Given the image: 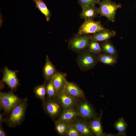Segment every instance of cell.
<instances>
[{
  "mask_svg": "<svg viewBox=\"0 0 136 136\" xmlns=\"http://www.w3.org/2000/svg\"><path fill=\"white\" fill-rule=\"evenodd\" d=\"M85 119L78 116L70 122L77 129L82 136H90L94 134Z\"/></svg>",
  "mask_w": 136,
  "mask_h": 136,
  "instance_id": "obj_10",
  "label": "cell"
},
{
  "mask_svg": "<svg viewBox=\"0 0 136 136\" xmlns=\"http://www.w3.org/2000/svg\"><path fill=\"white\" fill-rule=\"evenodd\" d=\"M109 30L103 26L100 21H96L92 19H88L84 20L80 25L78 29V33L82 35L93 34Z\"/></svg>",
  "mask_w": 136,
  "mask_h": 136,
  "instance_id": "obj_7",
  "label": "cell"
},
{
  "mask_svg": "<svg viewBox=\"0 0 136 136\" xmlns=\"http://www.w3.org/2000/svg\"><path fill=\"white\" fill-rule=\"evenodd\" d=\"M56 98L61 104L63 110L74 108L78 99L67 95L64 89L57 94Z\"/></svg>",
  "mask_w": 136,
  "mask_h": 136,
  "instance_id": "obj_12",
  "label": "cell"
},
{
  "mask_svg": "<svg viewBox=\"0 0 136 136\" xmlns=\"http://www.w3.org/2000/svg\"><path fill=\"white\" fill-rule=\"evenodd\" d=\"M100 2V0H79L78 1L79 5L81 7L99 4Z\"/></svg>",
  "mask_w": 136,
  "mask_h": 136,
  "instance_id": "obj_28",
  "label": "cell"
},
{
  "mask_svg": "<svg viewBox=\"0 0 136 136\" xmlns=\"http://www.w3.org/2000/svg\"><path fill=\"white\" fill-rule=\"evenodd\" d=\"M82 10L79 16L84 20L92 19L97 17L98 14V8L95 5L85 6L81 7Z\"/></svg>",
  "mask_w": 136,
  "mask_h": 136,
  "instance_id": "obj_14",
  "label": "cell"
},
{
  "mask_svg": "<svg viewBox=\"0 0 136 136\" xmlns=\"http://www.w3.org/2000/svg\"><path fill=\"white\" fill-rule=\"evenodd\" d=\"M116 35V32L114 30L102 31L93 34L92 39L99 42H101L109 40Z\"/></svg>",
  "mask_w": 136,
  "mask_h": 136,
  "instance_id": "obj_20",
  "label": "cell"
},
{
  "mask_svg": "<svg viewBox=\"0 0 136 136\" xmlns=\"http://www.w3.org/2000/svg\"><path fill=\"white\" fill-rule=\"evenodd\" d=\"M66 76L65 74L57 71L51 79L56 90L57 96L64 89L67 81Z\"/></svg>",
  "mask_w": 136,
  "mask_h": 136,
  "instance_id": "obj_13",
  "label": "cell"
},
{
  "mask_svg": "<svg viewBox=\"0 0 136 136\" xmlns=\"http://www.w3.org/2000/svg\"><path fill=\"white\" fill-rule=\"evenodd\" d=\"M74 109L79 116L85 119H92L95 116L93 107L86 97L78 99Z\"/></svg>",
  "mask_w": 136,
  "mask_h": 136,
  "instance_id": "obj_8",
  "label": "cell"
},
{
  "mask_svg": "<svg viewBox=\"0 0 136 136\" xmlns=\"http://www.w3.org/2000/svg\"><path fill=\"white\" fill-rule=\"evenodd\" d=\"M42 107L45 113L53 121H55L63 111L62 107L57 98L47 97L42 101Z\"/></svg>",
  "mask_w": 136,
  "mask_h": 136,
  "instance_id": "obj_5",
  "label": "cell"
},
{
  "mask_svg": "<svg viewBox=\"0 0 136 136\" xmlns=\"http://www.w3.org/2000/svg\"><path fill=\"white\" fill-rule=\"evenodd\" d=\"M7 133L4 129L2 125L0 126V136H7Z\"/></svg>",
  "mask_w": 136,
  "mask_h": 136,
  "instance_id": "obj_30",
  "label": "cell"
},
{
  "mask_svg": "<svg viewBox=\"0 0 136 136\" xmlns=\"http://www.w3.org/2000/svg\"><path fill=\"white\" fill-rule=\"evenodd\" d=\"M98 61L105 65L113 66L117 63L118 56L101 52L96 55Z\"/></svg>",
  "mask_w": 136,
  "mask_h": 136,
  "instance_id": "obj_17",
  "label": "cell"
},
{
  "mask_svg": "<svg viewBox=\"0 0 136 136\" xmlns=\"http://www.w3.org/2000/svg\"><path fill=\"white\" fill-rule=\"evenodd\" d=\"M69 123L64 121L56 120L54 121L55 130L59 135L66 136Z\"/></svg>",
  "mask_w": 136,
  "mask_h": 136,
  "instance_id": "obj_22",
  "label": "cell"
},
{
  "mask_svg": "<svg viewBox=\"0 0 136 136\" xmlns=\"http://www.w3.org/2000/svg\"><path fill=\"white\" fill-rule=\"evenodd\" d=\"M114 126L118 131V135L126 136L125 134L127 124L123 117H120L115 123Z\"/></svg>",
  "mask_w": 136,
  "mask_h": 136,
  "instance_id": "obj_24",
  "label": "cell"
},
{
  "mask_svg": "<svg viewBox=\"0 0 136 136\" xmlns=\"http://www.w3.org/2000/svg\"><path fill=\"white\" fill-rule=\"evenodd\" d=\"M45 60V64L43 67V75L45 80L47 82L52 78L57 71L48 55L46 56Z\"/></svg>",
  "mask_w": 136,
  "mask_h": 136,
  "instance_id": "obj_15",
  "label": "cell"
},
{
  "mask_svg": "<svg viewBox=\"0 0 136 136\" xmlns=\"http://www.w3.org/2000/svg\"><path fill=\"white\" fill-rule=\"evenodd\" d=\"M99 44L103 52L108 54L118 56L117 50L109 39L101 41Z\"/></svg>",
  "mask_w": 136,
  "mask_h": 136,
  "instance_id": "obj_19",
  "label": "cell"
},
{
  "mask_svg": "<svg viewBox=\"0 0 136 136\" xmlns=\"http://www.w3.org/2000/svg\"><path fill=\"white\" fill-rule=\"evenodd\" d=\"M98 42L91 39L88 43L86 50L96 55L101 53L102 50Z\"/></svg>",
  "mask_w": 136,
  "mask_h": 136,
  "instance_id": "obj_25",
  "label": "cell"
},
{
  "mask_svg": "<svg viewBox=\"0 0 136 136\" xmlns=\"http://www.w3.org/2000/svg\"><path fill=\"white\" fill-rule=\"evenodd\" d=\"M91 39V35L75 34L68 41V48L72 51L78 54L86 50Z\"/></svg>",
  "mask_w": 136,
  "mask_h": 136,
  "instance_id": "obj_3",
  "label": "cell"
},
{
  "mask_svg": "<svg viewBox=\"0 0 136 136\" xmlns=\"http://www.w3.org/2000/svg\"><path fill=\"white\" fill-rule=\"evenodd\" d=\"M99 4L98 12L100 16H105L108 20L114 22L116 11L117 9L121 7V5L117 4L111 0H103Z\"/></svg>",
  "mask_w": 136,
  "mask_h": 136,
  "instance_id": "obj_6",
  "label": "cell"
},
{
  "mask_svg": "<svg viewBox=\"0 0 136 136\" xmlns=\"http://www.w3.org/2000/svg\"><path fill=\"white\" fill-rule=\"evenodd\" d=\"M46 89L47 97L49 98H56V90L51 79L47 82Z\"/></svg>",
  "mask_w": 136,
  "mask_h": 136,
  "instance_id": "obj_26",
  "label": "cell"
},
{
  "mask_svg": "<svg viewBox=\"0 0 136 136\" xmlns=\"http://www.w3.org/2000/svg\"><path fill=\"white\" fill-rule=\"evenodd\" d=\"M2 72L3 77L1 81L7 84L11 90H16L20 85L17 76L18 71L10 70L7 66H5L2 70Z\"/></svg>",
  "mask_w": 136,
  "mask_h": 136,
  "instance_id": "obj_9",
  "label": "cell"
},
{
  "mask_svg": "<svg viewBox=\"0 0 136 136\" xmlns=\"http://www.w3.org/2000/svg\"><path fill=\"white\" fill-rule=\"evenodd\" d=\"M36 7L45 16L46 21L50 20L51 13L46 5L42 0H32Z\"/></svg>",
  "mask_w": 136,
  "mask_h": 136,
  "instance_id": "obj_21",
  "label": "cell"
},
{
  "mask_svg": "<svg viewBox=\"0 0 136 136\" xmlns=\"http://www.w3.org/2000/svg\"><path fill=\"white\" fill-rule=\"evenodd\" d=\"M21 99L11 90L7 92L0 91V109L3 110L5 115H8Z\"/></svg>",
  "mask_w": 136,
  "mask_h": 136,
  "instance_id": "obj_4",
  "label": "cell"
},
{
  "mask_svg": "<svg viewBox=\"0 0 136 136\" xmlns=\"http://www.w3.org/2000/svg\"><path fill=\"white\" fill-rule=\"evenodd\" d=\"M5 115L3 113H0V126L2 125L6 120V118H5L4 116Z\"/></svg>",
  "mask_w": 136,
  "mask_h": 136,
  "instance_id": "obj_29",
  "label": "cell"
},
{
  "mask_svg": "<svg viewBox=\"0 0 136 136\" xmlns=\"http://www.w3.org/2000/svg\"><path fill=\"white\" fill-rule=\"evenodd\" d=\"M47 82L45 80L42 84L36 86L33 88V92L35 97L42 100V101L46 98V84Z\"/></svg>",
  "mask_w": 136,
  "mask_h": 136,
  "instance_id": "obj_23",
  "label": "cell"
},
{
  "mask_svg": "<svg viewBox=\"0 0 136 136\" xmlns=\"http://www.w3.org/2000/svg\"><path fill=\"white\" fill-rule=\"evenodd\" d=\"M76 61L80 70L83 72L92 69L98 62L96 55L87 50L78 54Z\"/></svg>",
  "mask_w": 136,
  "mask_h": 136,
  "instance_id": "obj_2",
  "label": "cell"
},
{
  "mask_svg": "<svg viewBox=\"0 0 136 136\" xmlns=\"http://www.w3.org/2000/svg\"><path fill=\"white\" fill-rule=\"evenodd\" d=\"M102 114L103 111L101 110L99 117L92 118L88 123L91 131L96 136H103L104 135L101 121Z\"/></svg>",
  "mask_w": 136,
  "mask_h": 136,
  "instance_id": "obj_16",
  "label": "cell"
},
{
  "mask_svg": "<svg viewBox=\"0 0 136 136\" xmlns=\"http://www.w3.org/2000/svg\"><path fill=\"white\" fill-rule=\"evenodd\" d=\"M28 106L26 97L21 99L6 117L5 122L10 128L20 125L25 119Z\"/></svg>",
  "mask_w": 136,
  "mask_h": 136,
  "instance_id": "obj_1",
  "label": "cell"
},
{
  "mask_svg": "<svg viewBox=\"0 0 136 136\" xmlns=\"http://www.w3.org/2000/svg\"><path fill=\"white\" fill-rule=\"evenodd\" d=\"M64 90L68 96L77 99L85 97L82 90L75 83L66 81Z\"/></svg>",
  "mask_w": 136,
  "mask_h": 136,
  "instance_id": "obj_11",
  "label": "cell"
},
{
  "mask_svg": "<svg viewBox=\"0 0 136 136\" xmlns=\"http://www.w3.org/2000/svg\"><path fill=\"white\" fill-rule=\"evenodd\" d=\"M79 116L74 108L63 110L56 120H61L71 122L75 118Z\"/></svg>",
  "mask_w": 136,
  "mask_h": 136,
  "instance_id": "obj_18",
  "label": "cell"
},
{
  "mask_svg": "<svg viewBox=\"0 0 136 136\" xmlns=\"http://www.w3.org/2000/svg\"><path fill=\"white\" fill-rule=\"evenodd\" d=\"M66 136H82V135L76 128L70 122Z\"/></svg>",
  "mask_w": 136,
  "mask_h": 136,
  "instance_id": "obj_27",
  "label": "cell"
}]
</instances>
